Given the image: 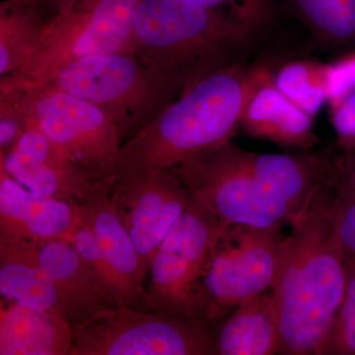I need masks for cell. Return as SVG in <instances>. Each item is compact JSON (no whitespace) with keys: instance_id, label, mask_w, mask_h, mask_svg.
Listing matches in <instances>:
<instances>
[{"instance_id":"4316f807","label":"cell","mask_w":355,"mask_h":355,"mask_svg":"<svg viewBox=\"0 0 355 355\" xmlns=\"http://www.w3.org/2000/svg\"><path fill=\"white\" fill-rule=\"evenodd\" d=\"M355 92V50L343 53L328 67L327 103L335 108Z\"/></svg>"},{"instance_id":"9a60e30c","label":"cell","mask_w":355,"mask_h":355,"mask_svg":"<svg viewBox=\"0 0 355 355\" xmlns=\"http://www.w3.org/2000/svg\"><path fill=\"white\" fill-rule=\"evenodd\" d=\"M39 246L40 258L53 280L60 309L70 323H83L107 308L118 306L70 243L53 240Z\"/></svg>"},{"instance_id":"52a82bcc","label":"cell","mask_w":355,"mask_h":355,"mask_svg":"<svg viewBox=\"0 0 355 355\" xmlns=\"http://www.w3.org/2000/svg\"><path fill=\"white\" fill-rule=\"evenodd\" d=\"M222 225H292L300 216L275 197L248 165L244 149L228 142L170 168Z\"/></svg>"},{"instance_id":"277c9868","label":"cell","mask_w":355,"mask_h":355,"mask_svg":"<svg viewBox=\"0 0 355 355\" xmlns=\"http://www.w3.org/2000/svg\"><path fill=\"white\" fill-rule=\"evenodd\" d=\"M33 84L50 86L95 105L116 123L123 144L180 97L137 53L85 58L27 85Z\"/></svg>"},{"instance_id":"2e32d148","label":"cell","mask_w":355,"mask_h":355,"mask_svg":"<svg viewBox=\"0 0 355 355\" xmlns=\"http://www.w3.org/2000/svg\"><path fill=\"white\" fill-rule=\"evenodd\" d=\"M72 324L60 313L1 297L0 355H71Z\"/></svg>"},{"instance_id":"484cf974","label":"cell","mask_w":355,"mask_h":355,"mask_svg":"<svg viewBox=\"0 0 355 355\" xmlns=\"http://www.w3.org/2000/svg\"><path fill=\"white\" fill-rule=\"evenodd\" d=\"M331 217L334 234L343 259L355 263V195L335 190Z\"/></svg>"},{"instance_id":"3957f363","label":"cell","mask_w":355,"mask_h":355,"mask_svg":"<svg viewBox=\"0 0 355 355\" xmlns=\"http://www.w3.org/2000/svg\"><path fill=\"white\" fill-rule=\"evenodd\" d=\"M258 36L193 0H139L133 11L137 53L180 96L247 60Z\"/></svg>"},{"instance_id":"8fae6325","label":"cell","mask_w":355,"mask_h":355,"mask_svg":"<svg viewBox=\"0 0 355 355\" xmlns=\"http://www.w3.org/2000/svg\"><path fill=\"white\" fill-rule=\"evenodd\" d=\"M111 197L148 273L159 247L193 196L173 169H166L139 181L114 182Z\"/></svg>"},{"instance_id":"5b68a950","label":"cell","mask_w":355,"mask_h":355,"mask_svg":"<svg viewBox=\"0 0 355 355\" xmlns=\"http://www.w3.org/2000/svg\"><path fill=\"white\" fill-rule=\"evenodd\" d=\"M139 0H76L53 14L34 53L20 69L1 76L0 89L43 80L85 58L137 53L132 15Z\"/></svg>"},{"instance_id":"ffe728a7","label":"cell","mask_w":355,"mask_h":355,"mask_svg":"<svg viewBox=\"0 0 355 355\" xmlns=\"http://www.w3.org/2000/svg\"><path fill=\"white\" fill-rule=\"evenodd\" d=\"M277 8L304 26L318 48L355 50V0H277Z\"/></svg>"},{"instance_id":"d6986e66","label":"cell","mask_w":355,"mask_h":355,"mask_svg":"<svg viewBox=\"0 0 355 355\" xmlns=\"http://www.w3.org/2000/svg\"><path fill=\"white\" fill-rule=\"evenodd\" d=\"M0 293L29 307L62 314L53 280L40 258L38 243L0 239Z\"/></svg>"},{"instance_id":"8992f818","label":"cell","mask_w":355,"mask_h":355,"mask_svg":"<svg viewBox=\"0 0 355 355\" xmlns=\"http://www.w3.org/2000/svg\"><path fill=\"white\" fill-rule=\"evenodd\" d=\"M72 331L71 355H214L216 324L161 311L113 306Z\"/></svg>"},{"instance_id":"44dd1931","label":"cell","mask_w":355,"mask_h":355,"mask_svg":"<svg viewBox=\"0 0 355 355\" xmlns=\"http://www.w3.org/2000/svg\"><path fill=\"white\" fill-rule=\"evenodd\" d=\"M36 0H6L0 6V74L11 73L27 62L38 46L50 18Z\"/></svg>"},{"instance_id":"cb8c5ba5","label":"cell","mask_w":355,"mask_h":355,"mask_svg":"<svg viewBox=\"0 0 355 355\" xmlns=\"http://www.w3.org/2000/svg\"><path fill=\"white\" fill-rule=\"evenodd\" d=\"M224 17L261 34L272 25L279 8L277 0H193Z\"/></svg>"},{"instance_id":"5bb4252c","label":"cell","mask_w":355,"mask_h":355,"mask_svg":"<svg viewBox=\"0 0 355 355\" xmlns=\"http://www.w3.org/2000/svg\"><path fill=\"white\" fill-rule=\"evenodd\" d=\"M79 221L77 203L38 197L0 167V239L71 244Z\"/></svg>"},{"instance_id":"e0dca14e","label":"cell","mask_w":355,"mask_h":355,"mask_svg":"<svg viewBox=\"0 0 355 355\" xmlns=\"http://www.w3.org/2000/svg\"><path fill=\"white\" fill-rule=\"evenodd\" d=\"M272 78L254 91L241 120V130L256 139L288 149L307 150L320 141L314 118L275 87Z\"/></svg>"},{"instance_id":"30bf717a","label":"cell","mask_w":355,"mask_h":355,"mask_svg":"<svg viewBox=\"0 0 355 355\" xmlns=\"http://www.w3.org/2000/svg\"><path fill=\"white\" fill-rule=\"evenodd\" d=\"M282 227L220 224L205 277L209 323L218 324L243 301L272 289L287 237Z\"/></svg>"},{"instance_id":"f1b7e54d","label":"cell","mask_w":355,"mask_h":355,"mask_svg":"<svg viewBox=\"0 0 355 355\" xmlns=\"http://www.w3.org/2000/svg\"><path fill=\"white\" fill-rule=\"evenodd\" d=\"M336 190L355 195V150L349 153L342 151V160Z\"/></svg>"},{"instance_id":"d4e9b609","label":"cell","mask_w":355,"mask_h":355,"mask_svg":"<svg viewBox=\"0 0 355 355\" xmlns=\"http://www.w3.org/2000/svg\"><path fill=\"white\" fill-rule=\"evenodd\" d=\"M80 214V212H79ZM72 246L76 253L85 261L103 288L108 292L116 304L120 302V291L116 275L112 270L106 257L99 246L92 229L81 219L74 231Z\"/></svg>"},{"instance_id":"ac0fdd59","label":"cell","mask_w":355,"mask_h":355,"mask_svg":"<svg viewBox=\"0 0 355 355\" xmlns=\"http://www.w3.org/2000/svg\"><path fill=\"white\" fill-rule=\"evenodd\" d=\"M279 324L270 291L243 301L216 324L214 355L279 354Z\"/></svg>"},{"instance_id":"f546056e","label":"cell","mask_w":355,"mask_h":355,"mask_svg":"<svg viewBox=\"0 0 355 355\" xmlns=\"http://www.w3.org/2000/svg\"><path fill=\"white\" fill-rule=\"evenodd\" d=\"M44 6H51L55 8V12L65 10L69 7L73 6L76 0H36Z\"/></svg>"},{"instance_id":"ba28073f","label":"cell","mask_w":355,"mask_h":355,"mask_svg":"<svg viewBox=\"0 0 355 355\" xmlns=\"http://www.w3.org/2000/svg\"><path fill=\"white\" fill-rule=\"evenodd\" d=\"M219 226L216 216L193 198L151 263L147 309L207 321L205 277Z\"/></svg>"},{"instance_id":"9c48e42d","label":"cell","mask_w":355,"mask_h":355,"mask_svg":"<svg viewBox=\"0 0 355 355\" xmlns=\"http://www.w3.org/2000/svg\"><path fill=\"white\" fill-rule=\"evenodd\" d=\"M13 88L22 93L27 127L38 128L96 179L116 178L123 140L108 114L85 100L43 84Z\"/></svg>"},{"instance_id":"6da1fadb","label":"cell","mask_w":355,"mask_h":355,"mask_svg":"<svg viewBox=\"0 0 355 355\" xmlns=\"http://www.w3.org/2000/svg\"><path fill=\"white\" fill-rule=\"evenodd\" d=\"M273 73L268 60H244L196 84L123 144L116 181L146 179L231 142L252 95Z\"/></svg>"},{"instance_id":"83f0119b","label":"cell","mask_w":355,"mask_h":355,"mask_svg":"<svg viewBox=\"0 0 355 355\" xmlns=\"http://www.w3.org/2000/svg\"><path fill=\"white\" fill-rule=\"evenodd\" d=\"M330 111L331 125L338 137L336 146L345 153L355 150V92Z\"/></svg>"},{"instance_id":"603a6c76","label":"cell","mask_w":355,"mask_h":355,"mask_svg":"<svg viewBox=\"0 0 355 355\" xmlns=\"http://www.w3.org/2000/svg\"><path fill=\"white\" fill-rule=\"evenodd\" d=\"M347 263L345 295L318 355H355V263Z\"/></svg>"},{"instance_id":"7402d4cb","label":"cell","mask_w":355,"mask_h":355,"mask_svg":"<svg viewBox=\"0 0 355 355\" xmlns=\"http://www.w3.org/2000/svg\"><path fill=\"white\" fill-rule=\"evenodd\" d=\"M328 67L317 60H289L275 70L273 84L287 99L315 118L327 103Z\"/></svg>"},{"instance_id":"7c38bea8","label":"cell","mask_w":355,"mask_h":355,"mask_svg":"<svg viewBox=\"0 0 355 355\" xmlns=\"http://www.w3.org/2000/svg\"><path fill=\"white\" fill-rule=\"evenodd\" d=\"M0 167L38 197L78 203L102 180L64 155L44 133L28 125ZM107 180V179H106Z\"/></svg>"},{"instance_id":"4fadbf2b","label":"cell","mask_w":355,"mask_h":355,"mask_svg":"<svg viewBox=\"0 0 355 355\" xmlns=\"http://www.w3.org/2000/svg\"><path fill=\"white\" fill-rule=\"evenodd\" d=\"M116 180L113 178L98 182L77 205L81 219L92 229L116 275L120 291L119 306L148 310L144 286L146 270L112 200V189Z\"/></svg>"},{"instance_id":"7a4b0ae2","label":"cell","mask_w":355,"mask_h":355,"mask_svg":"<svg viewBox=\"0 0 355 355\" xmlns=\"http://www.w3.org/2000/svg\"><path fill=\"white\" fill-rule=\"evenodd\" d=\"M335 190L317 198L292 223L270 289L279 354L318 355L328 338L347 286V263L334 234Z\"/></svg>"}]
</instances>
